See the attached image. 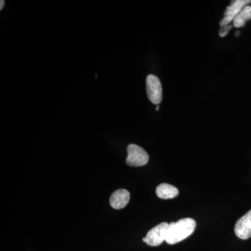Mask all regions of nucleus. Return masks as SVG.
<instances>
[{"mask_svg": "<svg viewBox=\"0 0 251 251\" xmlns=\"http://www.w3.org/2000/svg\"><path fill=\"white\" fill-rule=\"evenodd\" d=\"M169 224L167 223H161L150 229L144 237L143 241L151 247H158L162 243L166 241L167 232H168Z\"/></svg>", "mask_w": 251, "mask_h": 251, "instance_id": "7ed1b4c3", "label": "nucleus"}, {"mask_svg": "<svg viewBox=\"0 0 251 251\" xmlns=\"http://www.w3.org/2000/svg\"><path fill=\"white\" fill-rule=\"evenodd\" d=\"M156 110V111H158V110H159V105H157Z\"/></svg>", "mask_w": 251, "mask_h": 251, "instance_id": "ddd939ff", "label": "nucleus"}, {"mask_svg": "<svg viewBox=\"0 0 251 251\" xmlns=\"http://www.w3.org/2000/svg\"><path fill=\"white\" fill-rule=\"evenodd\" d=\"M129 201V192L126 189H119L110 196V204L113 209H121L128 204Z\"/></svg>", "mask_w": 251, "mask_h": 251, "instance_id": "0eeeda50", "label": "nucleus"}, {"mask_svg": "<svg viewBox=\"0 0 251 251\" xmlns=\"http://www.w3.org/2000/svg\"><path fill=\"white\" fill-rule=\"evenodd\" d=\"M156 193L161 199H173L179 195V191L173 185L163 183L157 186Z\"/></svg>", "mask_w": 251, "mask_h": 251, "instance_id": "6e6552de", "label": "nucleus"}, {"mask_svg": "<svg viewBox=\"0 0 251 251\" xmlns=\"http://www.w3.org/2000/svg\"><path fill=\"white\" fill-rule=\"evenodd\" d=\"M250 3H251V0H237V1H232L231 4L226 8L224 13V17L220 22L221 27L227 25H229V23L234 21L241 11Z\"/></svg>", "mask_w": 251, "mask_h": 251, "instance_id": "39448f33", "label": "nucleus"}, {"mask_svg": "<svg viewBox=\"0 0 251 251\" xmlns=\"http://www.w3.org/2000/svg\"><path fill=\"white\" fill-rule=\"evenodd\" d=\"M234 232L241 239L251 237V210L238 220L234 226Z\"/></svg>", "mask_w": 251, "mask_h": 251, "instance_id": "423d86ee", "label": "nucleus"}, {"mask_svg": "<svg viewBox=\"0 0 251 251\" xmlns=\"http://www.w3.org/2000/svg\"><path fill=\"white\" fill-rule=\"evenodd\" d=\"M147 94L149 100L155 105H159L163 99L161 81L154 75H149L146 79Z\"/></svg>", "mask_w": 251, "mask_h": 251, "instance_id": "20e7f679", "label": "nucleus"}, {"mask_svg": "<svg viewBox=\"0 0 251 251\" xmlns=\"http://www.w3.org/2000/svg\"><path fill=\"white\" fill-rule=\"evenodd\" d=\"M240 34H241L240 31H236L235 36H239V35H240Z\"/></svg>", "mask_w": 251, "mask_h": 251, "instance_id": "f8f14e48", "label": "nucleus"}, {"mask_svg": "<svg viewBox=\"0 0 251 251\" xmlns=\"http://www.w3.org/2000/svg\"><path fill=\"white\" fill-rule=\"evenodd\" d=\"M232 28V25H227L221 27V29L219 30V36H221V37H225V36L228 34L229 31H230Z\"/></svg>", "mask_w": 251, "mask_h": 251, "instance_id": "9d476101", "label": "nucleus"}, {"mask_svg": "<svg viewBox=\"0 0 251 251\" xmlns=\"http://www.w3.org/2000/svg\"><path fill=\"white\" fill-rule=\"evenodd\" d=\"M196 227V221L190 218L171 223L168 226L166 242L169 244L181 242L193 233Z\"/></svg>", "mask_w": 251, "mask_h": 251, "instance_id": "f257e3e1", "label": "nucleus"}, {"mask_svg": "<svg viewBox=\"0 0 251 251\" xmlns=\"http://www.w3.org/2000/svg\"><path fill=\"white\" fill-rule=\"evenodd\" d=\"M0 5H1V6H0V10H2L3 7H4V0H1V1H0Z\"/></svg>", "mask_w": 251, "mask_h": 251, "instance_id": "9b49d317", "label": "nucleus"}, {"mask_svg": "<svg viewBox=\"0 0 251 251\" xmlns=\"http://www.w3.org/2000/svg\"><path fill=\"white\" fill-rule=\"evenodd\" d=\"M127 156L126 163L131 167H140L145 166L148 163V153L144 149L138 145L130 144L127 148Z\"/></svg>", "mask_w": 251, "mask_h": 251, "instance_id": "f03ea898", "label": "nucleus"}, {"mask_svg": "<svg viewBox=\"0 0 251 251\" xmlns=\"http://www.w3.org/2000/svg\"><path fill=\"white\" fill-rule=\"evenodd\" d=\"M251 19V6H247L241 11V12L238 14L237 17L233 21V26L234 27L239 28L244 27L246 23Z\"/></svg>", "mask_w": 251, "mask_h": 251, "instance_id": "1a4fd4ad", "label": "nucleus"}]
</instances>
